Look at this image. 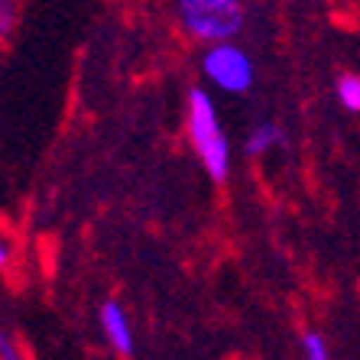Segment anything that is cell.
<instances>
[{
    "instance_id": "cell-8",
    "label": "cell",
    "mask_w": 360,
    "mask_h": 360,
    "mask_svg": "<svg viewBox=\"0 0 360 360\" xmlns=\"http://www.w3.org/2000/svg\"><path fill=\"white\" fill-rule=\"evenodd\" d=\"M0 30H4V36L10 33V23H13V4H4V10H0Z\"/></svg>"
},
{
    "instance_id": "cell-3",
    "label": "cell",
    "mask_w": 360,
    "mask_h": 360,
    "mask_svg": "<svg viewBox=\"0 0 360 360\" xmlns=\"http://www.w3.org/2000/svg\"><path fill=\"white\" fill-rule=\"evenodd\" d=\"M205 75L218 84L221 91L240 94L253 82V65L237 46H214L205 56Z\"/></svg>"
},
{
    "instance_id": "cell-6",
    "label": "cell",
    "mask_w": 360,
    "mask_h": 360,
    "mask_svg": "<svg viewBox=\"0 0 360 360\" xmlns=\"http://www.w3.org/2000/svg\"><path fill=\"white\" fill-rule=\"evenodd\" d=\"M338 98L347 110H360V78L357 75H344L338 82Z\"/></svg>"
},
{
    "instance_id": "cell-5",
    "label": "cell",
    "mask_w": 360,
    "mask_h": 360,
    "mask_svg": "<svg viewBox=\"0 0 360 360\" xmlns=\"http://www.w3.org/2000/svg\"><path fill=\"white\" fill-rule=\"evenodd\" d=\"M276 143H283V130H279L276 124H263L247 136V153H266L269 146H276Z\"/></svg>"
},
{
    "instance_id": "cell-4",
    "label": "cell",
    "mask_w": 360,
    "mask_h": 360,
    "mask_svg": "<svg viewBox=\"0 0 360 360\" xmlns=\"http://www.w3.org/2000/svg\"><path fill=\"white\" fill-rule=\"evenodd\" d=\"M101 325L108 331L110 344L117 347L120 354H130L134 351V335H130V321H127L124 309H120L117 302H108L104 309H101Z\"/></svg>"
},
{
    "instance_id": "cell-7",
    "label": "cell",
    "mask_w": 360,
    "mask_h": 360,
    "mask_svg": "<svg viewBox=\"0 0 360 360\" xmlns=\"http://www.w3.org/2000/svg\"><path fill=\"white\" fill-rule=\"evenodd\" d=\"M302 347H305V360H331L328 357V347H325V338L321 335H305Z\"/></svg>"
},
{
    "instance_id": "cell-1",
    "label": "cell",
    "mask_w": 360,
    "mask_h": 360,
    "mask_svg": "<svg viewBox=\"0 0 360 360\" xmlns=\"http://www.w3.org/2000/svg\"><path fill=\"white\" fill-rule=\"evenodd\" d=\"M188 130H192V143L198 150L201 162L208 169L211 179H224L227 166H231V153H227V136L221 134L214 104L201 88H195L188 98Z\"/></svg>"
},
{
    "instance_id": "cell-9",
    "label": "cell",
    "mask_w": 360,
    "mask_h": 360,
    "mask_svg": "<svg viewBox=\"0 0 360 360\" xmlns=\"http://www.w3.org/2000/svg\"><path fill=\"white\" fill-rule=\"evenodd\" d=\"M0 354H4V360H20L17 357V347H13V341H10V338H4V341H0Z\"/></svg>"
},
{
    "instance_id": "cell-2",
    "label": "cell",
    "mask_w": 360,
    "mask_h": 360,
    "mask_svg": "<svg viewBox=\"0 0 360 360\" xmlns=\"http://www.w3.org/2000/svg\"><path fill=\"white\" fill-rule=\"evenodd\" d=\"M179 17L195 39L221 46H227V39H234L243 26V10L237 0H182Z\"/></svg>"
}]
</instances>
